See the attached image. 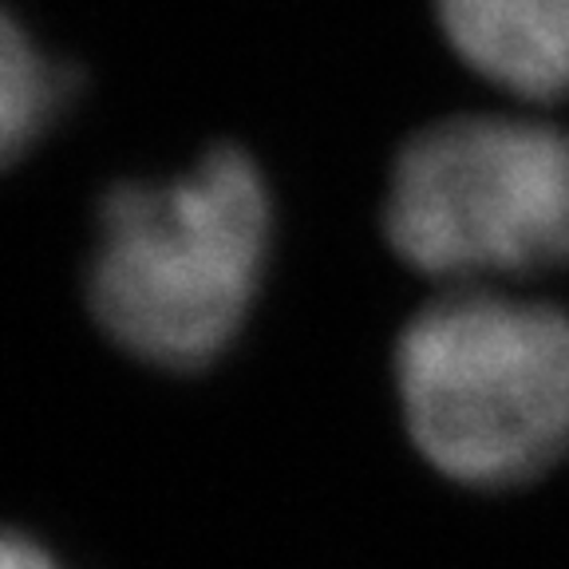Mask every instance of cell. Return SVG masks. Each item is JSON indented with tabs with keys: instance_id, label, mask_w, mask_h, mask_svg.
<instances>
[{
	"instance_id": "cell-1",
	"label": "cell",
	"mask_w": 569,
	"mask_h": 569,
	"mask_svg": "<svg viewBox=\"0 0 569 569\" xmlns=\"http://www.w3.org/2000/svg\"><path fill=\"white\" fill-rule=\"evenodd\" d=\"M269 233L266 178L226 142L174 178L123 182L99 206L88 273L99 329L154 368L210 365L258 301Z\"/></svg>"
},
{
	"instance_id": "cell-2",
	"label": "cell",
	"mask_w": 569,
	"mask_h": 569,
	"mask_svg": "<svg viewBox=\"0 0 569 569\" xmlns=\"http://www.w3.org/2000/svg\"><path fill=\"white\" fill-rule=\"evenodd\" d=\"M403 423L436 471L507 487L569 451V317L455 284L396 340Z\"/></svg>"
},
{
	"instance_id": "cell-3",
	"label": "cell",
	"mask_w": 569,
	"mask_h": 569,
	"mask_svg": "<svg viewBox=\"0 0 569 569\" xmlns=\"http://www.w3.org/2000/svg\"><path fill=\"white\" fill-rule=\"evenodd\" d=\"M383 233L403 266L451 284L569 266V131L459 116L396 154Z\"/></svg>"
},
{
	"instance_id": "cell-4",
	"label": "cell",
	"mask_w": 569,
	"mask_h": 569,
	"mask_svg": "<svg viewBox=\"0 0 569 569\" xmlns=\"http://www.w3.org/2000/svg\"><path fill=\"white\" fill-rule=\"evenodd\" d=\"M447 44L518 99L569 96V0H436Z\"/></svg>"
},
{
	"instance_id": "cell-5",
	"label": "cell",
	"mask_w": 569,
	"mask_h": 569,
	"mask_svg": "<svg viewBox=\"0 0 569 569\" xmlns=\"http://www.w3.org/2000/svg\"><path fill=\"white\" fill-rule=\"evenodd\" d=\"M68 96V68L56 63L0 4V170L32 151V142L56 123Z\"/></svg>"
},
{
	"instance_id": "cell-6",
	"label": "cell",
	"mask_w": 569,
	"mask_h": 569,
	"mask_svg": "<svg viewBox=\"0 0 569 569\" xmlns=\"http://www.w3.org/2000/svg\"><path fill=\"white\" fill-rule=\"evenodd\" d=\"M0 569H63L44 546L17 530H0Z\"/></svg>"
}]
</instances>
